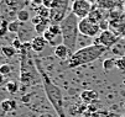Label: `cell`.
<instances>
[{"instance_id": "6da1fadb", "label": "cell", "mask_w": 125, "mask_h": 117, "mask_svg": "<svg viewBox=\"0 0 125 117\" xmlns=\"http://www.w3.org/2000/svg\"><path fill=\"white\" fill-rule=\"evenodd\" d=\"M36 68L41 75V80H42V85H43V90L46 94V97L48 100V102L51 104V106L53 107L55 112L57 113L58 117H67L66 111H64V104H63V95H62V90L60 89L58 85H56L53 83L48 75V73L43 69V67L41 64V62L39 59H33Z\"/></svg>"}, {"instance_id": "7a4b0ae2", "label": "cell", "mask_w": 125, "mask_h": 117, "mask_svg": "<svg viewBox=\"0 0 125 117\" xmlns=\"http://www.w3.org/2000/svg\"><path fill=\"white\" fill-rule=\"evenodd\" d=\"M79 19L72 12H69L66 19L60 24L61 26V36L63 44L67 46L71 53L76 52V47L78 43V37H79V28H78Z\"/></svg>"}, {"instance_id": "3957f363", "label": "cell", "mask_w": 125, "mask_h": 117, "mask_svg": "<svg viewBox=\"0 0 125 117\" xmlns=\"http://www.w3.org/2000/svg\"><path fill=\"white\" fill-rule=\"evenodd\" d=\"M106 49L108 48H105L103 46H98V44H91V46L79 48L69 58L68 68H77V67L92 63L97 60L98 58H100V56H103L104 52H106Z\"/></svg>"}, {"instance_id": "277c9868", "label": "cell", "mask_w": 125, "mask_h": 117, "mask_svg": "<svg viewBox=\"0 0 125 117\" xmlns=\"http://www.w3.org/2000/svg\"><path fill=\"white\" fill-rule=\"evenodd\" d=\"M20 81L21 84L30 86L36 85L37 83H42L41 75L36 68L35 60H32L29 54L21 56V69H20Z\"/></svg>"}, {"instance_id": "5b68a950", "label": "cell", "mask_w": 125, "mask_h": 117, "mask_svg": "<svg viewBox=\"0 0 125 117\" xmlns=\"http://www.w3.org/2000/svg\"><path fill=\"white\" fill-rule=\"evenodd\" d=\"M68 8H69V0H55L52 8L50 9L51 24H61L66 19V16L69 14Z\"/></svg>"}, {"instance_id": "8992f818", "label": "cell", "mask_w": 125, "mask_h": 117, "mask_svg": "<svg viewBox=\"0 0 125 117\" xmlns=\"http://www.w3.org/2000/svg\"><path fill=\"white\" fill-rule=\"evenodd\" d=\"M78 28H79V33L84 37H89V38H94L98 35H100V27L99 24L94 22L93 20H91L89 17L87 19H82L79 20L78 24Z\"/></svg>"}, {"instance_id": "52a82bcc", "label": "cell", "mask_w": 125, "mask_h": 117, "mask_svg": "<svg viewBox=\"0 0 125 117\" xmlns=\"http://www.w3.org/2000/svg\"><path fill=\"white\" fill-rule=\"evenodd\" d=\"M93 4L89 0H74L71 6V12L74 14L79 20L87 19L92 11Z\"/></svg>"}, {"instance_id": "ba28073f", "label": "cell", "mask_w": 125, "mask_h": 117, "mask_svg": "<svg viewBox=\"0 0 125 117\" xmlns=\"http://www.w3.org/2000/svg\"><path fill=\"white\" fill-rule=\"evenodd\" d=\"M119 41H120V36H118L112 30H108V31H102L100 35L98 36V38L94 40L93 44L103 46L105 48H110V47L118 44Z\"/></svg>"}, {"instance_id": "9c48e42d", "label": "cell", "mask_w": 125, "mask_h": 117, "mask_svg": "<svg viewBox=\"0 0 125 117\" xmlns=\"http://www.w3.org/2000/svg\"><path fill=\"white\" fill-rule=\"evenodd\" d=\"M98 99H99V94L95 90H83L81 92V100L84 105H91L98 101Z\"/></svg>"}, {"instance_id": "30bf717a", "label": "cell", "mask_w": 125, "mask_h": 117, "mask_svg": "<svg viewBox=\"0 0 125 117\" xmlns=\"http://www.w3.org/2000/svg\"><path fill=\"white\" fill-rule=\"evenodd\" d=\"M46 44H47V41L43 38V36H36L31 40L32 51H35L36 53H41L46 48Z\"/></svg>"}, {"instance_id": "8fae6325", "label": "cell", "mask_w": 125, "mask_h": 117, "mask_svg": "<svg viewBox=\"0 0 125 117\" xmlns=\"http://www.w3.org/2000/svg\"><path fill=\"white\" fill-rule=\"evenodd\" d=\"M53 53H55V56L58 59H61V60H66L67 58L72 57V53L69 52V49L67 48V46H64L63 43H61L57 47H55V52Z\"/></svg>"}, {"instance_id": "7c38bea8", "label": "cell", "mask_w": 125, "mask_h": 117, "mask_svg": "<svg viewBox=\"0 0 125 117\" xmlns=\"http://www.w3.org/2000/svg\"><path fill=\"white\" fill-rule=\"evenodd\" d=\"M0 109L3 110L4 113L6 112H11V111H15L17 109V104L15 100H9V99H5L1 101V104H0Z\"/></svg>"}, {"instance_id": "4fadbf2b", "label": "cell", "mask_w": 125, "mask_h": 117, "mask_svg": "<svg viewBox=\"0 0 125 117\" xmlns=\"http://www.w3.org/2000/svg\"><path fill=\"white\" fill-rule=\"evenodd\" d=\"M88 17L91 19V20H93L94 22H97V24H99L100 21L104 20L103 19V15H102V11H100V9L98 6H93L92 8V11H91V14H89Z\"/></svg>"}, {"instance_id": "5bb4252c", "label": "cell", "mask_w": 125, "mask_h": 117, "mask_svg": "<svg viewBox=\"0 0 125 117\" xmlns=\"http://www.w3.org/2000/svg\"><path fill=\"white\" fill-rule=\"evenodd\" d=\"M36 15L40 16L42 19H46V20H50V15H51V10L43 5H40L37 9H36Z\"/></svg>"}, {"instance_id": "9a60e30c", "label": "cell", "mask_w": 125, "mask_h": 117, "mask_svg": "<svg viewBox=\"0 0 125 117\" xmlns=\"http://www.w3.org/2000/svg\"><path fill=\"white\" fill-rule=\"evenodd\" d=\"M16 17L21 24H25V22H27L30 20V12L27 10H25V9H21V10H19L16 12Z\"/></svg>"}, {"instance_id": "2e32d148", "label": "cell", "mask_w": 125, "mask_h": 117, "mask_svg": "<svg viewBox=\"0 0 125 117\" xmlns=\"http://www.w3.org/2000/svg\"><path fill=\"white\" fill-rule=\"evenodd\" d=\"M115 60L116 59H114V58H106V59H104L103 60V69H104V72H110L113 68H115Z\"/></svg>"}, {"instance_id": "e0dca14e", "label": "cell", "mask_w": 125, "mask_h": 117, "mask_svg": "<svg viewBox=\"0 0 125 117\" xmlns=\"http://www.w3.org/2000/svg\"><path fill=\"white\" fill-rule=\"evenodd\" d=\"M20 86H19V83L15 81V80H9L6 83V90L10 92V94H16L19 91Z\"/></svg>"}, {"instance_id": "ac0fdd59", "label": "cell", "mask_w": 125, "mask_h": 117, "mask_svg": "<svg viewBox=\"0 0 125 117\" xmlns=\"http://www.w3.org/2000/svg\"><path fill=\"white\" fill-rule=\"evenodd\" d=\"M1 52L6 57V58H12L15 54H16V49L12 47V46H3L1 47Z\"/></svg>"}, {"instance_id": "d6986e66", "label": "cell", "mask_w": 125, "mask_h": 117, "mask_svg": "<svg viewBox=\"0 0 125 117\" xmlns=\"http://www.w3.org/2000/svg\"><path fill=\"white\" fill-rule=\"evenodd\" d=\"M21 25H24V24H21L19 20H15V21L9 22V32H11V33H16V32H19V31H20V26H21Z\"/></svg>"}, {"instance_id": "ffe728a7", "label": "cell", "mask_w": 125, "mask_h": 117, "mask_svg": "<svg viewBox=\"0 0 125 117\" xmlns=\"http://www.w3.org/2000/svg\"><path fill=\"white\" fill-rule=\"evenodd\" d=\"M115 68L123 73H125V57H120L115 60Z\"/></svg>"}, {"instance_id": "44dd1931", "label": "cell", "mask_w": 125, "mask_h": 117, "mask_svg": "<svg viewBox=\"0 0 125 117\" xmlns=\"http://www.w3.org/2000/svg\"><path fill=\"white\" fill-rule=\"evenodd\" d=\"M48 31L52 32L53 35H56V36H61V26H60V24H51L48 26Z\"/></svg>"}, {"instance_id": "7402d4cb", "label": "cell", "mask_w": 125, "mask_h": 117, "mask_svg": "<svg viewBox=\"0 0 125 117\" xmlns=\"http://www.w3.org/2000/svg\"><path fill=\"white\" fill-rule=\"evenodd\" d=\"M6 32H9V22L4 20V21L1 22V26H0V37L5 36Z\"/></svg>"}, {"instance_id": "603a6c76", "label": "cell", "mask_w": 125, "mask_h": 117, "mask_svg": "<svg viewBox=\"0 0 125 117\" xmlns=\"http://www.w3.org/2000/svg\"><path fill=\"white\" fill-rule=\"evenodd\" d=\"M11 72V67L9 64H3V65H0V74L1 75H9Z\"/></svg>"}, {"instance_id": "cb8c5ba5", "label": "cell", "mask_w": 125, "mask_h": 117, "mask_svg": "<svg viewBox=\"0 0 125 117\" xmlns=\"http://www.w3.org/2000/svg\"><path fill=\"white\" fill-rule=\"evenodd\" d=\"M99 27H100V31H108V30H110V22H109V20H103V21H100L99 22Z\"/></svg>"}, {"instance_id": "d4e9b609", "label": "cell", "mask_w": 125, "mask_h": 117, "mask_svg": "<svg viewBox=\"0 0 125 117\" xmlns=\"http://www.w3.org/2000/svg\"><path fill=\"white\" fill-rule=\"evenodd\" d=\"M22 44H24V42H21V40L20 38H15L14 41H12V47L16 49V51H20V49L22 48Z\"/></svg>"}, {"instance_id": "484cf974", "label": "cell", "mask_w": 125, "mask_h": 117, "mask_svg": "<svg viewBox=\"0 0 125 117\" xmlns=\"http://www.w3.org/2000/svg\"><path fill=\"white\" fill-rule=\"evenodd\" d=\"M53 3H55V0H42V5L46 6V8H48V9L52 8Z\"/></svg>"}, {"instance_id": "4316f807", "label": "cell", "mask_w": 125, "mask_h": 117, "mask_svg": "<svg viewBox=\"0 0 125 117\" xmlns=\"http://www.w3.org/2000/svg\"><path fill=\"white\" fill-rule=\"evenodd\" d=\"M39 117H53V116H52L50 112H43V113H41Z\"/></svg>"}, {"instance_id": "83f0119b", "label": "cell", "mask_w": 125, "mask_h": 117, "mask_svg": "<svg viewBox=\"0 0 125 117\" xmlns=\"http://www.w3.org/2000/svg\"><path fill=\"white\" fill-rule=\"evenodd\" d=\"M30 97H31V95H26V96H24V97H22V101H24V102H27L29 100H30Z\"/></svg>"}, {"instance_id": "f1b7e54d", "label": "cell", "mask_w": 125, "mask_h": 117, "mask_svg": "<svg viewBox=\"0 0 125 117\" xmlns=\"http://www.w3.org/2000/svg\"><path fill=\"white\" fill-rule=\"evenodd\" d=\"M3 80H4V75H1V74H0V84L3 83Z\"/></svg>"}, {"instance_id": "f546056e", "label": "cell", "mask_w": 125, "mask_h": 117, "mask_svg": "<svg viewBox=\"0 0 125 117\" xmlns=\"http://www.w3.org/2000/svg\"><path fill=\"white\" fill-rule=\"evenodd\" d=\"M121 36H123V37L125 38V30H124V32H123V35H121Z\"/></svg>"}, {"instance_id": "4dcf8cb0", "label": "cell", "mask_w": 125, "mask_h": 117, "mask_svg": "<svg viewBox=\"0 0 125 117\" xmlns=\"http://www.w3.org/2000/svg\"><path fill=\"white\" fill-rule=\"evenodd\" d=\"M124 57H125V53H124Z\"/></svg>"}]
</instances>
